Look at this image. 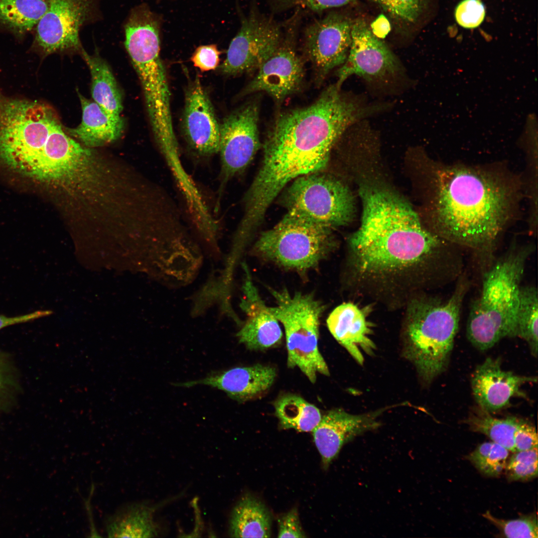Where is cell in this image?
<instances>
[{
    "instance_id": "12",
    "label": "cell",
    "mask_w": 538,
    "mask_h": 538,
    "mask_svg": "<svg viewBox=\"0 0 538 538\" xmlns=\"http://www.w3.org/2000/svg\"><path fill=\"white\" fill-rule=\"evenodd\" d=\"M259 106L249 102L226 117L220 125V195L227 183L243 172L261 146Z\"/></svg>"
},
{
    "instance_id": "13",
    "label": "cell",
    "mask_w": 538,
    "mask_h": 538,
    "mask_svg": "<svg viewBox=\"0 0 538 538\" xmlns=\"http://www.w3.org/2000/svg\"><path fill=\"white\" fill-rule=\"evenodd\" d=\"M353 22L344 14L331 12L305 28L304 49L318 82L345 62L351 44Z\"/></svg>"
},
{
    "instance_id": "19",
    "label": "cell",
    "mask_w": 538,
    "mask_h": 538,
    "mask_svg": "<svg viewBox=\"0 0 538 538\" xmlns=\"http://www.w3.org/2000/svg\"><path fill=\"white\" fill-rule=\"evenodd\" d=\"M368 316L367 307L345 302L337 306L326 321L332 336L360 365L364 361L362 351L370 355L375 348L370 338L373 327Z\"/></svg>"
},
{
    "instance_id": "18",
    "label": "cell",
    "mask_w": 538,
    "mask_h": 538,
    "mask_svg": "<svg viewBox=\"0 0 538 538\" xmlns=\"http://www.w3.org/2000/svg\"><path fill=\"white\" fill-rule=\"evenodd\" d=\"M277 375L275 368L257 364L232 368L199 380L176 385L189 387L204 385L225 392L231 399L243 403L260 397L269 390Z\"/></svg>"
},
{
    "instance_id": "5",
    "label": "cell",
    "mask_w": 538,
    "mask_h": 538,
    "mask_svg": "<svg viewBox=\"0 0 538 538\" xmlns=\"http://www.w3.org/2000/svg\"><path fill=\"white\" fill-rule=\"evenodd\" d=\"M270 291L276 303L270 310L284 330L287 366L299 369L312 383L316 382L318 374L329 376L318 345L324 304L311 294H290L286 289Z\"/></svg>"
},
{
    "instance_id": "6",
    "label": "cell",
    "mask_w": 538,
    "mask_h": 538,
    "mask_svg": "<svg viewBox=\"0 0 538 538\" xmlns=\"http://www.w3.org/2000/svg\"><path fill=\"white\" fill-rule=\"evenodd\" d=\"M332 229L287 212L275 226L261 234L254 251L279 267L304 272L317 266L334 249Z\"/></svg>"
},
{
    "instance_id": "31",
    "label": "cell",
    "mask_w": 538,
    "mask_h": 538,
    "mask_svg": "<svg viewBox=\"0 0 538 538\" xmlns=\"http://www.w3.org/2000/svg\"><path fill=\"white\" fill-rule=\"evenodd\" d=\"M505 470L510 481L527 480L538 476V447L514 452Z\"/></svg>"
},
{
    "instance_id": "36",
    "label": "cell",
    "mask_w": 538,
    "mask_h": 538,
    "mask_svg": "<svg viewBox=\"0 0 538 538\" xmlns=\"http://www.w3.org/2000/svg\"><path fill=\"white\" fill-rule=\"evenodd\" d=\"M278 538H305L302 529L298 512L295 508L281 517L278 520Z\"/></svg>"
},
{
    "instance_id": "14",
    "label": "cell",
    "mask_w": 538,
    "mask_h": 538,
    "mask_svg": "<svg viewBox=\"0 0 538 538\" xmlns=\"http://www.w3.org/2000/svg\"><path fill=\"white\" fill-rule=\"evenodd\" d=\"M182 125L186 140L197 154L208 157L218 153L220 125L198 78L186 92Z\"/></svg>"
},
{
    "instance_id": "16",
    "label": "cell",
    "mask_w": 538,
    "mask_h": 538,
    "mask_svg": "<svg viewBox=\"0 0 538 538\" xmlns=\"http://www.w3.org/2000/svg\"><path fill=\"white\" fill-rule=\"evenodd\" d=\"M243 267L245 277L240 307L246 319L237 334L238 339L250 350H264L276 346L281 343L283 336L279 322L260 296L247 265Z\"/></svg>"
},
{
    "instance_id": "33",
    "label": "cell",
    "mask_w": 538,
    "mask_h": 538,
    "mask_svg": "<svg viewBox=\"0 0 538 538\" xmlns=\"http://www.w3.org/2000/svg\"><path fill=\"white\" fill-rule=\"evenodd\" d=\"M356 0H272V8L276 11L292 8L307 9L314 12L343 6L354 3Z\"/></svg>"
},
{
    "instance_id": "32",
    "label": "cell",
    "mask_w": 538,
    "mask_h": 538,
    "mask_svg": "<svg viewBox=\"0 0 538 538\" xmlns=\"http://www.w3.org/2000/svg\"><path fill=\"white\" fill-rule=\"evenodd\" d=\"M486 10L481 0H463L457 5L454 11L456 21L465 28H474L484 20Z\"/></svg>"
},
{
    "instance_id": "8",
    "label": "cell",
    "mask_w": 538,
    "mask_h": 538,
    "mask_svg": "<svg viewBox=\"0 0 538 538\" xmlns=\"http://www.w3.org/2000/svg\"><path fill=\"white\" fill-rule=\"evenodd\" d=\"M287 212L330 228L349 223L355 203L349 189L340 181L319 172L299 177L285 191Z\"/></svg>"
},
{
    "instance_id": "30",
    "label": "cell",
    "mask_w": 538,
    "mask_h": 538,
    "mask_svg": "<svg viewBox=\"0 0 538 538\" xmlns=\"http://www.w3.org/2000/svg\"><path fill=\"white\" fill-rule=\"evenodd\" d=\"M482 516L495 526L507 538H538V519L531 514L514 520H506L493 516L487 511Z\"/></svg>"
},
{
    "instance_id": "2",
    "label": "cell",
    "mask_w": 538,
    "mask_h": 538,
    "mask_svg": "<svg viewBox=\"0 0 538 538\" xmlns=\"http://www.w3.org/2000/svg\"><path fill=\"white\" fill-rule=\"evenodd\" d=\"M521 185L515 176L498 168L439 166L435 177L433 232L458 247L491 257L514 219Z\"/></svg>"
},
{
    "instance_id": "35",
    "label": "cell",
    "mask_w": 538,
    "mask_h": 538,
    "mask_svg": "<svg viewBox=\"0 0 538 538\" xmlns=\"http://www.w3.org/2000/svg\"><path fill=\"white\" fill-rule=\"evenodd\" d=\"M538 442V435L535 426L528 420L523 419L514 437L516 451L537 448Z\"/></svg>"
},
{
    "instance_id": "24",
    "label": "cell",
    "mask_w": 538,
    "mask_h": 538,
    "mask_svg": "<svg viewBox=\"0 0 538 538\" xmlns=\"http://www.w3.org/2000/svg\"><path fill=\"white\" fill-rule=\"evenodd\" d=\"M273 405L280 426L285 429L312 431L322 417L320 411L316 406L295 394L280 396Z\"/></svg>"
},
{
    "instance_id": "34",
    "label": "cell",
    "mask_w": 538,
    "mask_h": 538,
    "mask_svg": "<svg viewBox=\"0 0 538 538\" xmlns=\"http://www.w3.org/2000/svg\"><path fill=\"white\" fill-rule=\"evenodd\" d=\"M220 52L215 44L201 45L193 53L191 60L201 72L215 70L218 67Z\"/></svg>"
},
{
    "instance_id": "26",
    "label": "cell",
    "mask_w": 538,
    "mask_h": 538,
    "mask_svg": "<svg viewBox=\"0 0 538 538\" xmlns=\"http://www.w3.org/2000/svg\"><path fill=\"white\" fill-rule=\"evenodd\" d=\"M523 418L509 416L503 418L493 417L490 413L478 406L474 408L464 422L474 432L489 437L492 441L516 452L514 437Z\"/></svg>"
},
{
    "instance_id": "17",
    "label": "cell",
    "mask_w": 538,
    "mask_h": 538,
    "mask_svg": "<svg viewBox=\"0 0 538 538\" xmlns=\"http://www.w3.org/2000/svg\"><path fill=\"white\" fill-rule=\"evenodd\" d=\"M380 411L354 415L341 409L328 411L313 430L316 447L327 468L338 455L342 446L365 432L378 427Z\"/></svg>"
},
{
    "instance_id": "7",
    "label": "cell",
    "mask_w": 538,
    "mask_h": 538,
    "mask_svg": "<svg viewBox=\"0 0 538 538\" xmlns=\"http://www.w3.org/2000/svg\"><path fill=\"white\" fill-rule=\"evenodd\" d=\"M351 38L348 57L337 71L338 86L356 75L371 90L382 95L399 94L410 87L403 64L363 18L353 20Z\"/></svg>"
},
{
    "instance_id": "37",
    "label": "cell",
    "mask_w": 538,
    "mask_h": 538,
    "mask_svg": "<svg viewBox=\"0 0 538 538\" xmlns=\"http://www.w3.org/2000/svg\"><path fill=\"white\" fill-rule=\"evenodd\" d=\"M51 312L49 311L40 310L15 317L0 315V330L7 326L30 321L48 315Z\"/></svg>"
},
{
    "instance_id": "20",
    "label": "cell",
    "mask_w": 538,
    "mask_h": 538,
    "mask_svg": "<svg viewBox=\"0 0 538 538\" xmlns=\"http://www.w3.org/2000/svg\"><path fill=\"white\" fill-rule=\"evenodd\" d=\"M78 93L82 121L75 128H66L67 132L89 147L102 146L118 139L124 128L121 116L106 112L95 102Z\"/></svg>"
},
{
    "instance_id": "22",
    "label": "cell",
    "mask_w": 538,
    "mask_h": 538,
    "mask_svg": "<svg viewBox=\"0 0 538 538\" xmlns=\"http://www.w3.org/2000/svg\"><path fill=\"white\" fill-rule=\"evenodd\" d=\"M271 517L265 506L247 495L234 508L230 520L229 535L233 538H269Z\"/></svg>"
},
{
    "instance_id": "10",
    "label": "cell",
    "mask_w": 538,
    "mask_h": 538,
    "mask_svg": "<svg viewBox=\"0 0 538 538\" xmlns=\"http://www.w3.org/2000/svg\"><path fill=\"white\" fill-rule=\"evenodd\" d=\"M301 11L295 9L282 24L283 35L278 47L257 70L243 91L244 95L265 92L279 103L300 89L305 74L303 60L296 50Z\"/></svg>"
},
{
    "instance_id": "1",
    "label": "cell",
    "mask_w": 538,
    "mask_h": 538,
    "mask_svg": "<svg viewBox=\"0 0 538 538\" xmlns=\"http://www.w3.org/2000/svg\"><path fill=\"white\" fill-rule=\"evenodd\" d=\"M381 111L378 102L343 91L335 83L311 105L279 113L266 136L260 168L244 197L247 207L265 215L289 182L326 166L333 147L349 127Z\"/></svg>"
},
{
    "instance_id": "15",
    "label": "cell",
    "mask_w": 538,
    "mask_h": 538,
    "mask_svg": "<svg viewBox=\"0 0 538 538\" xmlns=\"http://www.w3.org/2000/svg\"><path fill=\"white\" fill-rule=\"evenodd\" d=\"M500 358H487L475 369L471 385L475 400L480 408L491 413L510 405L514 397H526L521 387L537 382V377L520 376L503 370Z\"/></svg>"
},
{
    "instance_id": "29",
    "label": "cell",
    "mask_w": 538,
    "mask_h": 538,
    "mask_svg": "<svg viewBox=\"0 0 538 538\" xmlns=\"http://www.w3.org/2000/svg\"><path fill=\"white\" fill-rule=\"evenodd\" d=\"M509 451L496 442H486L478 446L467 458L483 474L497 476L505 469Z\"/></svg>"
},
{
    "instance_id": "9",
    "label": "cell",
    "mask_w": 538,
    "mask_h": 538,
    "mask_svg": "<svg viewBox=\"0 0 538 538\" xmlns=\"http://www.w3.org/2000/svg\"><path fill=\"white\" fill-rule=\"evenodd\" d=\"M101 0H50L48 10L35 26L33 46L43 56L53 53L81 54L80 32L101 17Z\"/></svg>"
},
{
    "instance_id": "3",
    "label": "cell",
    "mask_w": 538,
    "mask_h": 538,
    "mask_svg": "<svg viewBox=\"0 0 538 538\" xmlns=\"http://www.w3.org/2000/svg\"><path fill=\"white\" fill-rule=\"evenodd\" d=\"M532 251L530 246H513L484 273L466 327L468 340L478 350L484 351L503 338L515 337L521 282Z\"/></svg>"
},
{
    "instance_id": "23",
    "label": "cell",
    "mask_w": 538,
    "mask_h": 538,
    "mask_svg": "<svg viewBox=\"0 0 538 538\" xmlns=\"http://www.w3.org/2000/svg\"><path fill=\"white\" fill-rule=\"evenodd\" d=\"M91 76V94L94 101L106 112L120 116L122 98L116 79L107 62L97 54L85 50L81 53Z\"/></svg>"
},
{
    "instance_id": "21",
    "label": "cell",
    "mask_w": 538,
    "mask_h": 538,
    "mask_svg": "<svg viewBox=\"0 0 538 538\" xmlns=\"http://www.w3.org/2000/svg\"><path fill=\"white\" fill-rule=\"evenodd\" d=\"M146 502L127 503L105 520V528L110 538H151L159 533L154 520L159 507Z\"/></svg>"
},
{
    "instance_id": "11",
    "label": "cell",
    "mask_w": 538,
    "mask_h": 538,
    "mask_svg": "<svg viewBox=\"0 0 538 538\" xmlns=\"http://www.w3.org/2000/svg\"><path fill=\"white\" fill-rule=\"evenodd\" d=\"M282 35V24L253 7L229 45L221 72L235 76L257 71L276 50Z\"/></svg>"
},
{
    "instance_id": "28",
    "label": "cell",
    "mask_w": 538,
    "mask_h": 538,
    "mask_svg": "<svg viewBox=\"0 0 538 538\" xmlns=\"http://www.w3.org/2000/svg\"><path fill=\"white\" fill-rule=\"evenodd\" d=\"M377 4L402 28L418 23L427 10L430 0H371Z\"/></svg>"
},
{
    "instance_id": "4",
    "label": "cell",
    "mask_w": 538,
    "mask_h": 538,
    "mask_svg": "<svg viewBox=\"0 0 538 538\" xmlns=\"http://www.w3.org/2000/svg\"><path fill=\"white\" fill-rule=\"evenodd\" d=\"M460 279L448 299L422 296L415 298L407 310L404 355L426 383L445 371L448 364L469 287L465 278Z\"/></svg>"
},
{
    "instance_id": "27",
    "label": "cell",
    "mask_w": 538,
    "mask_h": 538,
    "mask_svg": "<svg viewBox=\"0 0 538 538\" xmlns=\"http://www.w3.org/2000/svg\"><path fill=\"white\" fill-rule=\"evenodd\" d=\"M538 297L537 287L521 286L515 323V337L525 340L534 357L538 355Z\"/></svg>"
},
{
    "instance_id": "25",
    "label": "cell",
    "mask_w": 538,
    "mask_h": 538,
    "mask_svg": "<svg viewBox=\"0 0 538 538\" xmlns=\"http://www.w3.org/2000/svg\"><path fill=\"white\" fill-rule=\"evenodd\" d=\"M50 0H0V24L17 36L35 27Z\"/></svg>"
}]
</instances>
